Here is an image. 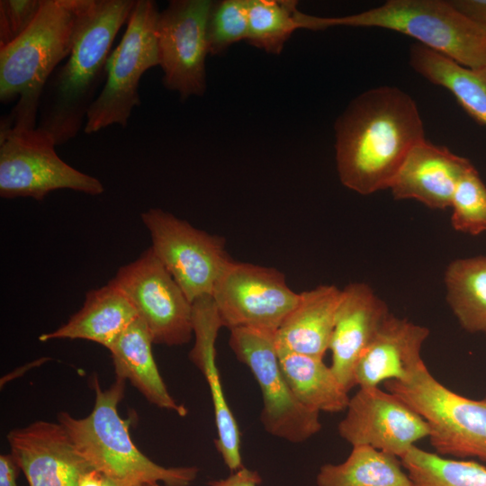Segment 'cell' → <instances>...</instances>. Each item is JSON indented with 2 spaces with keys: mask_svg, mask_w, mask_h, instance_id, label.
Returning <instances> with one entry per match:
<instances>
[{
  "mask_svg": "<svg viewBox=\"0 0 486 486\" xmlns=\"http://www.w3.org/2000/svg\"><path fill=\"white\" fill-rule=\"evenodd\" d=\"M335 129L339 179L364 195L390 188L409 152L425 140L415 101L387 86L357 96Z\"/></svg>",
  "mask_w": 486,
  "mask_h": 486,
  "instance_id": "1",
  "label": "cell"
},
{
  "mask_svg": "<svg viewBox=\"0 0 486 486\" xmlns=\"http://www.w3.org/2000/svg\"><path fill=\"white\" fill-rule=\"evenodd\" d=\"M136 0H87L68 57L49 78L39 106L36 131L56 146L85 125L97 89L105 82L112 43Z\"/></svg>",
  "mask_w": 486,
  "mask_h": 486,
  "instance_id": "2",
  "label": "cell"
},
{
  "mask_svg": "<svg viewBox=\"0 0 486 486\" xmlns=\"http://www.w3.org/2000/svg\"><path fill=\"white\" fill-rule=\"evenodd\" d=\"M87 0H43L29 28L0 48V101H16L1 130L37 127L40 98L54 70L68 57Z\"/></svg>",
  "mask_w": 486,
  "mask_h": 486,
  "instance_id": "3",
  "label": "cell"
},
{
  "mask_svg": "<svg viewBox=\"0 0 486 486\" xmlns=\"http://www.w3.org/2000/svg\"><path fill=\"white\" fill-rule=\"evenodd\" d=\"M125 380L117 377L102 389L93 380L95 400L91 413L76 418L68 412L58 415L77 452L91 467L117 486H145L163 482L166 486H189L197 477L196 466L165 467L141 453L132 442L129 424L118 413Z\"/></svg>",
  "mask_w": 486,
  "mask_h": 486,
  "instance_id": "4",
  "label": "cell"
},
{
  "mask_svg": "<svg viewBox=\"0 0 486 486\" xmlns=\"http://www.w3.org/2000/svg\"><path fill=\"white\" fill-rule=\"evenodd\" d=\"M336 25L395 31L464 67H486V37L450 1L389 0L351 15L315 17L316 30Z\"/></svg>",
  "mask_w": 486,
  "mask_h": 486,
  "instance_id": "5",
  "label": "cell"
},
{
  "mask_svg": "<svg viewBox=\"0 0 486 486\" xmlns=\"http://www.w3.org/2000/svg\"><path fill=\"white\" fill-rule=\"evenodd\" d=\"M383 386L427 421L436 454L486 462V398L472 400L451 391L425 363L409 381L391 380Z\"/></svg>",
  "mask_w": 486,
  "mask_h": 486,
  "instance_id": "6",
  "label": "cell"
},
{
  "mask_svg": "<svg viewBox=\"0 0 486 486\" xmlns=\"http://www.w3.org/2000/svg\"><path fill=\"white\" fill-rule=\"evenodd\" d=\"M159 11L152 0H136L117 48L112 51L104 86L88 110L84 132L112 125L126 128L141 104L139 86L143 74L159 65L157 24Z\"/></svg>",
  "mask_w": 486,
  "mask_h": 486,
  "instance_id": "7",
  "label": "cell"
},
{
  "mask_svg": "<svg viewBox=\"0 0 486 486\" xmlns=\"http://www.w3.org/2000/svg\"><path fill=\"white\" fill-rule=\"evenodd\" d=\"M229 344L259 385L263 400L260 419L267 433L292 443H302L320 432V412L295 398L283 374L275 332L237 328L230 329Z\"/></svg>",
  "mask_w": 486,
  "mask_h": 486,
  "instance_id": "8",
  "label": "cell"
},
{
  "mask_svg": "<svg viewBox=\"0 0 486 486\" xmlns=\"http://www.w3.org/2000/svg\"><path fill=\"white\" fill-rule=\"evenodd\" d=\"M151 237V248L193 303L212 294L231 260L225 239L192 226L172 213L151 208L140 214Z\"/></svg>",
  "mask_w": 486,
  "mask_h": 486,
  "instance_id": "9",
  "label": "cell"
},
{
  "mask_svg": "<svg viewBox=\"0 0 486 486\" xmlns=\"http://www.w3.org/2000/svg\"><path fill=\"white\" fill-rule=\"evenodd\" d=\"M55 147L50 138L36 130L0 131L1 197H32L42 201L58 189L89 195L104 193L100 180L63 161Z\"/></svg>",
  "mask_w": 486,
  "mask_h": 486,
  "instance_id": "10",
  "label": "cell"
},
{
  "mask_svg": "<svg viewBox=\"0 0 486 486\" xmlns=\"http://www.w3.org/2000/svg\"><path fill=\"white\" fill-rule=\"evenodd\" d=\"M212 297L223 327L276 332L299 301L284 273L274 267L230 260Z\"/></svg>",
  "mask_w": 486,
  "mask_h": 486,
  "instance_id": "11",
  "label": "cell"
},
{
  "mask_svg": "<svg viewBox=\"0 0 486 486\" xmlns=\"http://www.w3.org/2000/svg\"><path fill=\"white\" fill-rule=\"evenodd\" d=\"M110 281L130 300L154 344L173 346L190 341L194 336L193 303L151 247L121 266Z\"/></svg>",
  "mask_w": 486,
  "mask_h": 486,
  "instance_id": "12",
  "label": "cell"
},
{
  "mask_svg": "<svg viewBox=\"0 0 486 486\" xmlns=\"http://www.w3.org/2000/svg\"><path fill=\"white\" fill-rule=\"evenodd\" d=\"M213 2L173 0L159 12L157 40L163 85L182 100L206 89L207 23Z\"/></svg>",
  "mask_w": 486,
  "mask_h": 486,
  "instance_id": "13",
  "label": "cell"
},
{
  "mask_svg": "<svg viewBox=\"0 0 486 486\" xmlns=\"http://www.w3.org/2000/svg\"><path fill=\"white\" fill-rule=\"evenodd\" d=\"M338 426L352 446H367L400 459L429 436L427 421L397 396L379 387L359 388Z\"/></svg>",
  "mask_w": 486,
  "mask_h": 486,
  "instance_id": "14",
  "label": "cell"
},
{
  "mask_svg": "<svg viewBox=\"0 0 486 486\" xmlns=\"http://www.w3.org/2000/svg\"><path fill=\"white\" fill-rule=\"evenodd\" d=\"M7 440L30 486H77L93 469L60 423L36 421L11 430Z\"/></svg>",
  "mask_w": 486,
  "mask_h": 486,
  "instance_id": "15",
  "label": "cell"
},
{
  "mask_svg": "<svg viewBox=\"0 0 486 486\" xmlns=\"http://www.w3.org/2000/svg\"><path fill=\"white\" fill-rule=\"evenodd\" d=\"M391 313L372 288L353 283L342 290L328 350L333 373L349 392L355 384V369Z\"/></svg>",
  "mask_w": 486,
  "mask_h": 486,
  "instance_id": "16",
  "label": "cell"
},
{
  "mask_svg": "<svg viewBox=\"0 0 486 486\" xmlns=\"http://www.w3.org/2000/svg\"><path fill=\"white\" fill-rule=\"evenodd\" d=\"M194 344L189 353L191 362L202 372L210 389L217 428L216 448L231 472L242 468L241 434L222 390L216 363V339L223 327L211 295L193 302Z\"/></svg>",
  "mask_w": 486,
  "mask_h": 486,
  "instance_id": "17",
  "label": "cell"
},
{
  "mask_svg": "<svg viewBox=\"0 0 486 486\" xmlns=\"http://www.w3.org/2000/svg\"><path fill=\"white\" fill-rule=\"evenodd\" d=\"M471 166L467 158L424 140L409 152L389 189L396 200L413 199L430 209H446Z\"/></svg>",
  "mask_w": 486,
  "mask_h": 486,
  "instance_id": "18",
  "label": "cell"
},
{
  "mask_svg": "<svg viewBox=\"0 0 486 486\" xmlns=\"http://www.w3.org/2000/svg\"><path fill=\"white\" fill-rule=\"evenodd\" d=\"M428 335V328L390 314L356 364V386L409 381L424 364L420 353Z\"/></svg>",
  "mask_w": 486,
  "mask_h": 486,
  "instance_id": "19",
  "label": "cell"
},
{
  "mask_svg": "<svg viewBox=\"0 0 486 486\" xmlns=\"http://www.w3.org/2000/svg\"><path fill=\"white\" fill-rule=\"evenodd\" d=\"M341 298L342 290L330 284L300 292L298 302L275 332L276 346L323 358Z\"/></svg>",
  "mask_w": 486,
  "mask_h": 486,
  "instance_id": "20",
  "label": "cell"
},
{
  "mask_svg": "<svg viewBox=\"0 0 486 486\" xmlns=\"http://www.w3.org/2000/svg\"><path fill=\"white\" fill-rule=\"evenodd\" d=\"M139 318L128 298L112 281L87 292L82 308L61 327L41 334L39 340L86 339L107 349Z\"/></svg>",
  "mask_w": 486,
  "mask_h": 486,
  "instance_id": "21",
  "label": "cell"
},
{
  "mask_svg": "<svg viewBox=\"0 0 486 486\" xmlns=\"http://www.w3.org/2000/svg\"><path fill=\"white\" fill-rule=\"evenodd\" d=\"M152 338L138 318L110 346L116 376L128 380L152 404L184 417L187 409L170 395L152 354Z\"/></svg>",
  "mask_w": 486,
  "mask_h": 486,
  "instance_id": "22",
  "label": "cell"
},
{
  "mask_svg": "<svg viewBox=\"0 0 486 486\" xmlns=\"http://www.w3.org/2000/svg\"><path fill=\"white\" fill-rule=\"evenodd\" d=\"M409 60L417 73L451 92L470 116L486 126V67H464L419 43L410 47Z\"/></svg>",
  "mask_w": 486,
  "mask_h": 486,
  "instance_id": "23",
  "label": "cell"
},
{
  "mask_svg": "<svg viewBox=\"0 0 486 486\" xmlns=\"http://www.w3.org/2000/svg\"><path fill=\"white\" fill-rule=\"evenodd\" d=\"M283 374L295 398L318 412L346 410L350 397L323 358L277 347Z\"/></svg>",
  "mask_w": 486,
  "mask_h": 486,
  "instance_id": "24",
  "label": "cell"
},
{
  "mask_svg": "<svg viewBox=\"0 0 486 486\" xmlns=\"http://www.w3.org/2000/svg\"><path fill=\"white\" fill-rule=\"evenodd\" d=\"M318 486H414L399 457L367 446H355L340 464H326Z\"/></svg>",
  "mask_w": 486,
  "mask_h": 486,
  "instance_id": "25",
  "label": "cell"
},
{
  "mask_svg": "<svg viewBox=\"0 0 486 486\" xmlns=\"http://www.w3.org/2000/svg\"><path fill=\"white\" fill-rule=\"evenodd\" d=\"M446 300L468 332L486 334V256L456 259L445 273Z\"/></svg>",
  "mask_w": 486,
  "mask_h": 486,
  "instance_id": "26",
  "label": "cell"
},
{
  "mask_svg": "<svg viewBox=\"0 0 486 486\" xmlns=\"http://www.w3.org/2000/svg\"><path fill=\"white\" fill-rule=\"evenodd\" d=\"M400 461L414 486H486V467L411 447Z\"/></svg>",
  "mask_w": 486,
  "mask_h": 486,
  "instance_id": "27",
  "label": "cell"
},
{
  "mask_svg": "<svg viewBox=\"0 0 486 486\" xmlns=\"http://www.w3.org/2000/svg\"><path fill=\"white\" fill-rule=\"evenodd\" d=\"M248 41L267 53L279 54L292 32L303 29L296 1L248 0Z\"/></svg>",
  "mask_w": 486,
  "mask_h": 486,
  "instance_id": "28",
  "label": "cell"
},
{
  "mask_svg": "<svg viewBox=\"0 0 486 486\" xmlns=\"http://www.w3.org/2000/svg\"><path fill=\"white\" fill-rule=\"evenodd\" d=\"M450 207L455 230L471 235L486 231V185L473 166L457 182Z\"/></svg>",
  "mask_w": 486,
  "mask_h": 486,
  "instance_id": "29",
  "label": "cell"
},
{
  "mask_svg": "<svg viewBox=\"0 0 486 486\" xmlns=\"http://www.w3.org/2000/svg\"><path fill=\"white\" fill-rule=\"evenodd\" d=\"M248 0L213 2L207 23L210 54H220L239 40H248Z\"/></svg>",
  "mask_w": 486,
  "mask_h": 486,
  "instance_id": "30",
  "label": "cell"
},
{
  "mask_svg": "<svg viewBox=\"0 0 486 486\" xmlns=\"http://www.w3.org/2000/svg\"><path fill=\"white\" fill-rule=\"evenodd\" d=\"M43 0L0 1V48L20 37L37 16Z\"/></svg>",
  "mask_w": 486,
  "mask_h": 486,
  "instance_id": "31",
  "label": "cell"
},
{
  "mask_svg": "<svg viewBox=\"0 0 486 486\" xmlns=\"http://www.w3.org/2000/svg\"><path fill=\"white\" fill-rule=\"evenodd\" d=\"M450 2L470 19L486 37V0H451Z\"/></svg>",
  "mask_w": 486,
  "mask_h": 486,
  "instance_id": "32",
  "label": "cell"
},
{
  "mask_svg": "<svg viewBox=\"0 0 486 486\" xmlns=\"http://www.w3.org/2000/svg\"><path fill=\"white\" fill-rule=\"evenodd\" d=\"M261 482V477L256 471L243 466L225 479L209 482L208 486H257Z\"/></svg>",
  "mask_w": 486,
  "mask_h": 486,
  "instance_id": "33",
  "label": "cell"
},
{
  "mask_svg": "<svg viewBox=\"0 0 486 486\" xmlns=\"http://www.w3.org/2000/svg\"><path fill=\"white\" fill-rule=\"evenodd\" d=\"M19 467L11 454L0 455V486H18Z\"/></svg>",
  "mask_w": 486,
  "mask_h": 486,
  "instance_id": "34",
  "label": "cell"
},
{
  "mask_svg": "<svg viewBox=\"0 0 486 486\" xmlns=\"http://www.w3.org/2000/svg\"><path fill=\"white\" fill-rule=\"evenodd\" d=\"M104 481V476L98 471L92 469L80 478L77 486H103Z\"/></svg>",
  "mask_w": 486,
  "mask_h": 486,
  "instance_id": "35",
  "label": "cell"
},
{
  "mask_svg": "<svg viewBox=\"0 0 486 486\" xmlns=\"http://www.w3.org/2000/svg\"><path fill=\"white\" fill-rule=\"evenodd\" d=\"M103 486H117V485L112 481H111L108 478L104 477Z\"/></svg>",
  "mask_w": 486,
  "mask_h": 486,
  "instance_id": "36",
  "label": "cell"
},
{
  "mask_svg": "<svg viewBox=\"0 0 486 486\" xmlns=\"http://www.w3.org/2000/svg\"><path fill=\"white\" fill-rule=\"evenodd\" d=\"M145 486H162V485L158 482H152V483L146 484Z\"/></svg>",
  "mask_w": 486,
  "mask_h": 486,
  "instance_id": "37",
  "label": "cell"
}]
</instances>
